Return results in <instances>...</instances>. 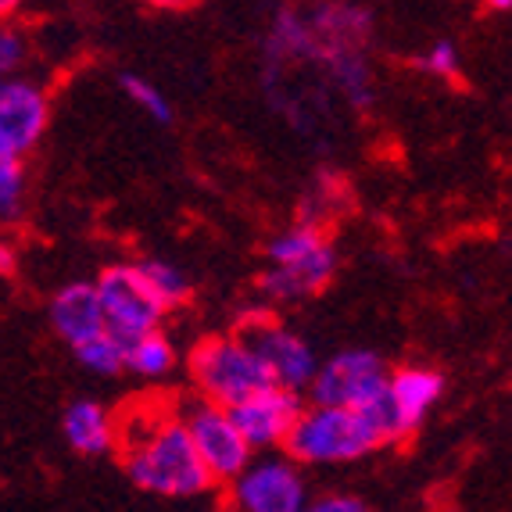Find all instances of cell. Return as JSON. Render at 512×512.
<instances>
[{"mask_svg": "<svg viewBox=\"0 0 512 512\" xmlns=\"http://www.w3.org/2000/svg\"><path fill=\"white\" fill-rule=\"evenodd\" d=\"M76 359L79 366L86 369V373L94 376H122L126 369H122V344L111 337V333H101V337H94V341L79 344Z\"/></svg>", "mask_w": 512, "mask_h": 512, "instance_id": "19", "label": "cell"}, {"mask_svg": "<svg viewBox=\"0 0 512 512\" xmlns=\"http://www.w3.org/2000/svg\"><path fill=\"white\" fill-rule=\"evenodd\" d=\"M26 158L4 154L0 158V222L15 219L26 205Z\"/></svg>", "mask_w": 512, "mask_h": 512, "instance_id": "20", "label": "cell"}, {"mask_svg": "<svg viewBox=\"0 0 512 512\" xmlns=\"http://www.w3.org/2000/svg\"><path fill=\"white\" fill-rule=\"evenodd\" d=\"M176 344L165 337L162 330L144 333L137 341L122 344V369L140 380H165V376L176 369Z\"/></svg>", "mask_w": 512, "mask_h": 512, "instance_id": "16", "label": "cell"}, {"mask_svg": "<svg viewBox=\"0 0 512 512\" xmlns=\"http://www.w3.org/2000/svg\"><path fill=\"white\" fill-rule=\"evenodd\" d=\"M387 366L376 351L369 348H344L319 362L308 391V405H330V409H362L373 398H380L387 384Z\"/></svg>", "mask_w": 512, "mask_h": 512, "instance_id": "6", "label": "cell"}, {"mask_svg": "<svg viewBox=\"0 0 512 512\" xmlns=\"http://www.w3.org/2000/svg\"><path fill=\"white\" fill-rule=\"evenodd\" d=\"M308 29L319 47L333 51H369L376 33V18L359 0H323L305 11Z\"/></svg>", "mask_w": 512, "mask_h": 512, "instance_id": "13", "label": "cell"}, {"mask_svg": "<svg viewBox=\"0 0 512 512\" xmlns=\"http://www.w3.org/2000/svg\"><path fill=\"white\" fill-rule=\"evenodd\" d=\"M416 69L427 72L430 79H459L462 76V54L455 40H434L427 51L416 58Z\"/></svg>", "mask_w": 512, "mask_h": 512, "instance_id": "21", "label": "cell"}, {"mask_svg": "<svg viewBox=\"0 0 512 512\" xmlns=\"http://www.w3.org/2000/svg\"><path fill=\"white\" fill-rule=\"evenodd\" d=\"M187 376L197 398L219 409H233L248 394L269 387L262 362L237 330L212 333L205 341H197L187 355Z\"/></svg>", "mask_w": 512, "mask_h": 512, "instance_id": "4", "label": "cell"}, {"mask_svg": "<svg viewBox=\"0 0 512 512\" xmlns=\"http://www.w3.org/2000/svg\"><path fill=\"white\" fill-rule=\"evenodd\" d=\"M122 94L129 97V101L137 104L140 111H144L147 119L158 122V126H169L176 115H172V101L158 90V83H151L147 76H137V72H126V76L119 79Z\"/></svg>", "mask_w": 512, "mask_h": 512, "instance_id": "18", "label": "cell"}, {"mask_svg": "<svg viewBox=\"0 0 512 512\" xmlns=\"http://www.w3.org/2000/svg\"><path fill=\"white\" fill-rule=\"evenodd\" d=\"M384 398L391 405L398 427L405 430V437L416 434L423 427V419L437 409V402L444 398V376L434 366H398L387 373L384 384Z\"/></svg>", "mask_w": 512, "mask_h": 512, "instance_id": "12", "label": "cell"}, {"mask_svg": "<svg viewBox=\"0 0 512 512\" xmlns=\"http://www.w3.org/2000/svg\"><path fill=\"white\" fill-rule=\"evenodd\" d=\"M237 333L258 355L265 376H269V384L305 394V387L312 384V376H316V369H319V355L298 330L276 323V319H269V316H251V319H244V326H240Z\"/></svg>", "mask_w": 512, "mask_h": 512, "instance_id": "8", "label": "cell"}, {"mask_svg": "<svg viewBox=\"0 0 512 512\" xmlns=\"http://www.w3.org/2000/svg\"><path fill=\"white\" fill-rule=\"evenodd\" d=\"M305 512H373L359 495H319L308 498Z\"/></svg>", "mask_w": 512, "mask_h": 512, "instance_id": "23", "label": "cell"}, {"mask_svg": "<svg viewBox=\"0 0 512 512\" xmlns=\"http://www.w3.org/2000/svg\"><path fill=\"white\" fill-rule=\"evenodd\" d=\"M122 470L140 491L158 498H201L215 487L208 470L197 459L194 444L180 423L176 409H137L119 419Z\"/></svg>", "mask_w": 512, "mask_h": 512, "instance_id": "1", "label": "cell"}, {"mask_svg": "<svg viewBox=\"0 0 512 512\" xmlns=\"http://www.w3.org/2000/svg\"><path fill=\"white\" fill-rule=\"evenodd\" d=\"M337 248L319 222H294L265 244L262 294L276 305H298L323 294L337 276Z\"/></svg>", "mask_w": 512, "mask_h": 512, "instance_id": "2", "label": "cell"}, {"mask_svg": "<svg viewBox=\"0 0 512 512\" xmlns=\"http://www.w3.org/2000/svg\"><path fill=\"white\" fill-rule=\"evenodd\" d=\"M29 61V36L15 22H0V79L18 76Z\"/></svg>", "mask_w": 512, "mask_h": 512, "instance_id": "22", "label": "cell"}, {"mask_svg": "<svg viewBox=\"0 0 512 512\" xmlns=\"http://www.w3.org/2000/svg\"><path fill=\"white\" fill-rule=\"evenodd\" d=\"M47 126H51V97L43 83L22 72L0 79V144L26 158L47 137Z\"/></svg>", "mask_w": 512, "mask_h": 512, "instance_id": "10", "label": "cell"}, {"mask_svg": "<svg viewBox=\"0 0 512 512\" xmlns=\"http://www.w3.org/2000/svg\"><path fill=\"white\" fill-rule=\"evenodd\" d=\"M176 412H180V423L187 430L190 444H194L197 459H201V466H205L215 484H230L251 462L255 452H251V444L237 430L230 409H219V405H208L197 398L187 409Z\"/></svg>", "mask_w": 512, "mask_h": 512, "instance_id": "9", "label": "cell"}, {"mask_svg": "<svg viewBox=\"0 0 512 512\" xmlns=\"http://www.w3.org/2000/svg\"><path fill=\"white\" fill-rule=\"evenodd\" d=\"M301 409H305V394L269 384L233 405L230 416L244 434V441L251 444V452H276L287 444Z\"/></svg>", "mask_w": 512, "mask_h": 512, "instance_id": "11", "label": "cell"}, {"mask_svg": "<svg viewBox=\"0 0 512 512\" xmlns=\"http://www.w3.org/2000/svg\"><path fill=\"white\" fill-rule=\"evenodd\" d=\"M305 466L283 452H255L230 480V512H305Z\"/></svg>", "mask_w": 512, "mask_h": 512, "instance_id": "5", "label": "cell"}, {"mask_svg": "<svg viewBox=\"0 0 512 512\" xmlns=\"http://www.w3.org/2000/svg\"><path fill=\"white\" fill-rule=\"evenodd\" d=\"M222 512H230V509H222Z\"/></svg>", "mask_w": 512, "mask_h": 512, "instance_id": "28", "label": "cell"}, {"mask_svg": "<svg viewBox=\"0 0 512 512\" xmlns=\"http://www.w3.org/2000/svg\"><path fill=\"white\" fill-rule=\"evenodd\" d=\"M22 4H26V0H0V22H11Z\"/></svg>", "mask_w": 512, "mask_h": 512, "instance_id": "25", "label": "cell"}, {"mask_svg": "<svg viewBox=\"0 0 512 512\" xmlns=\"http://www.w3.org/2000/svg\"><path fill=\"white\" fill-rule=\"evenodd\" d=\"M487 11H509L512 8V0H484Z\"/></svg>", "mask_w": 512, "mask_h": 512, "instance_id": "27", "label": "cell"}, {"mask_svg": "<svg viewBox=\"0 0 512 512\" xmlns=\"http://www.w3.org/2000/svg\"><path fill=\"white\" fill-rule=\"evenodd\" d=\"M144 4L158 11H187V8H194V4H201V0H144Z\"/></svg>", "mask_w": 512, "mask_h": 512, "instance_id": "24", "label": "cell"}, {"mask_svg": "<svg viewBox=\"0 0 512 512\" xmlns=\"http://www.w3.org/2000/svg\"><path fill=\"white\" fill-rule=\"evenodd\" d=\"M376 448L384 444L359 409L305 405L283 444V455H291L298 466H348L373 455Z\"/></svg>", "mask_w": 512, "mask_h": 512, "instance_id": "3", "label": "cell"}, {"mask_svg": "<svg viewBox=\"0 0 512 512\" xmlns=\"http://www.w3.org/2000/svg\"><path fill=\"white\" fill-rule=\"evenodd\" d=\"M47 319H51V330L58 333V341H65L69 348H79V344L108 333L94 280H72L58 287L51 305H47Z\"/></svg>", "mask_w": 512, "mask_h": 512, "instance_id": "14", "label": "cell"}, {"mask_svg": "<svg viewBox=\"0 0 512 512\" xmlns=\"http://www.w3.org/2000/svg\"><path fill=\"white\" fill-rule=\"evenodd\" d=\"M137 269H140V276H144L151 298L162 305V312H176V308L187 305L190 294H194L190 276L183 273L176 262H169V258H137Z\"/></svg>", "mask_w": 512, "mask_h": 512, "instance_id": "17", "label": "cell"}, {"mask_svg": "<svg viewBox=\"0 0 512 512\" xmlns=\"http://www.w3.org/2000/svg\"><path fill=\"white\" fill-rule=\"evenodd\" d=\"M94 287H97V298H101L104 330L119 344L162 330L165 312H162V305L151 298V291H147L137 262L108 265L94 280Z\"/></svg>", "mask_w": 512, "mask_h": 512, "instance_id": "7", "label": "cell"}, {"mask_svg": "<svg viewBox=\"0 0 512 512\" xmlns=\"http://www.w3.org/2000/svg\"><path fill=\"white\" fill-rule=\"evenodd\" d=\"M61 434L76 455H108L119 444V419L94 398H76L61 412Z\"/></svg>", "mask_w": 512, "mask_h": 512, "instance_id": "15", "label": "cell"}, {"mask_svg": "<svg viewBox=\"0 0 512 512\" xmlns=\"http://www.w3.org/2000/svg\"><path fill=\"white\" fill-rule=\"evenodd\" d=\"M11 255H15L11 248H0V269H4V273H8L11 265H15V258H11Z\"/></svg>", "mask_w": 512, "mask_h": 512, "instance_id": "26", "label": "cell"}]
</instances>
